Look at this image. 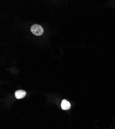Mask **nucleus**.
Instances as JSON below:
<instances>
[{
	"label": "nucleus",
	"instance_id": "obj_1",
	"mask_svg": "<svg viewBox=\"0 0 115 129\" xmlns=\"http://www.w3.org/2000/svg\"><path fill=\"white\" fill-rule=\"evenodd\" d=\"M30 30L32 33L36 36H40L44 33V28L38 24H34L30 28Z\"/></svg>",
	"mask_w": 115,
	"mask_h": 129
},
{
	"label": "nucleus",
	"instance_id": "obj_2",
	"mask_svg": "<svg viewBox=\"0 0 115 129\" xmlns=\"http://www.w3.org/2000/svg\"><path fill=\"white\" fill-rule=\"evenodd\" d=\"M26 94V92L23 90H18L15 92L16 98L18 99L23 98L25 96Z\"/></svg>",
	"mask_w": 115,
	"mask_h": 129
},
{
	"label": "nucleus",
	"instance_id": "obj_3",
	"mask_svg": "<svg viewBox=\"0 0 115 129\" xmlns=\"http://www.w3.org/2000/svg\"><path fill=\"white\" fill-rule=\"evenodd\" d=\"M61 108L62 110H67L70 108L71 105H70V103H69V102H68L66 100H63L62 101V102L61 104Z\"/></svg>",
	"mask_w": 115,
	"mask_h": 129
}]
</instances>
